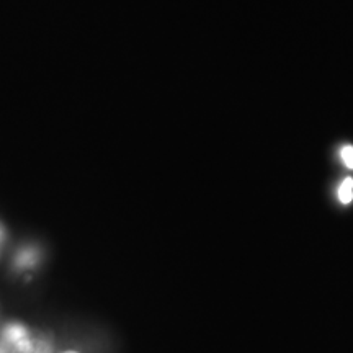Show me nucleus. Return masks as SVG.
<instances>
[{"label": "nucleus", "instance_id": "f257e3e1", "mask_svg": "<svg viewBox=\"0 0 353 353\" xmlns=\"http://www.w3.org/2000/svg\"><path fill=\"white\" fill-rule=\"evenodd\" d=\"M337 196H339V201L342 203V205H350L353 201V179H348L343 180L341 183V187H339V192H337Z\"/></svg>", "mask_w": 353, "mask_h": 353}, {"label": "nucleus", "instance_id": "f03ea898", "mask_svg": "<svg viewBox=\"0 0 353 353\" xmlns=\"http://www.w3.org/2000/svg\"><path fill=\"white\" fill-rule=\"evenodd\" d=\"M341 159H342L343 164H345L347 169L353 170V145H350V144L343 145L342 151H341Z\"/></svg>", "mask_w": 353, "mask_h": 353}, {"label": "nucleus", "instance_id": "7ed1b4c3", "mask_svg": "<svg viewBox=\"0 0 353 353\" xmlns=\"http://www.w3.org/2000/svg\"><path fill=\"white\" fill-rule=\"evenodd\" d=\"M64 353H79V352H74V350H69V352H64Z\"/></svg>", "mask_w": 353, "mask_h": 353}]
</instances>
